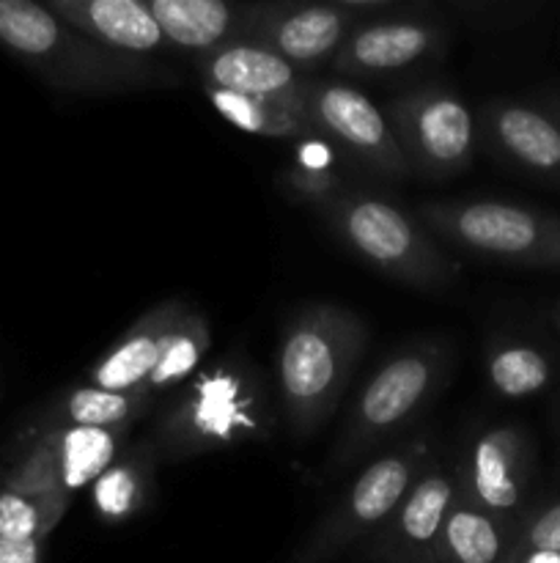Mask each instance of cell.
<instances>
[{
    "label": "cell",
    "mask_w": 560,
    "mask_h": 563,
    "mask_svg": "<svg viewBox=\"0 0 560 563\" xmlns=\"http://www.w3.org/2000/svg\"><path fill=\"white\" fill-rule=\"evenodd\" d=\"M121 429H91V427H60L44 440H38L31 460L14 473L9 484L20 487H42L71 493L88 487L115 465Z\"/></svg>",
    "instance_id": "cell-9"
},
{
    "label": "cell",
    "mask_w": 560,
    "mask_h": 563,
    "mask_svg": "<svg viewBox=\"0 0 560 563\" xmlns=\"http://www.w3.org/2000/svg\"><path fill=\"white\" fill-rule=\"evenodd\" d=\"M527 467V440L519 429L497 427L481 434L470 454V500L508 520L525 495Z\"/></svg>",
    "instance_id": "cell-14"
},
{
    "label": "cell",
    "mask_w": 560,
    "mask_h": 563,
    "mask_svg": "<svg viewBox=\"0 0 560 563\" xmlns=\"http://www.w3.org/2000/svg\"><path fill=\"white\" fill-rule=\"evenodd\" d=\"M393 135L410 168L426 174H456L475 146V121L461 99L443 91L404 97L393 108Z\"/></svg>",
    "instance_id": "cell-6"
},
{
    "label": "cell",
    "mask_w": 560,
    "mask_h": 563,
    "mask_svg": "<svg viewBox=\"0 0 560 563\" xmlns=\"http://www.w3.org/2000/svg\"><path fill=\"white\" fill-rule=\"evenodd\" d=\"M516 533L519 528H511L508 520H497L483 511L470 495H456L434 563H511Z\"/></svg>",
    "instance_id": "cell-20"
},
{
    "label": "cell",
    "mask_w": 560,
    "mask_h": 563,
    "mask_svg": "<svg viewBox=\"0 0 560 563\" xmlns=\"http://www.w3.org/2000/svg\"><path fill=\"white\" fill-rule=\"evenodd\" d=\"M141 473L126 462H115L93 482V504L110 522H121L141 504Z\"/></svg>",
    "instance_id": "cell-26"
},
{
    "label": "cell",
    "mask_w": 560,
    "mask_h": 563,
    "mask_svg": "<svg viewBox=\"0 0 560 563\" xmlns=\"http://www.w3.org/2000/svg\"><path fill=\"white\" fill-rule=\"evenodd\" d=\"M250 407L253 396L245 390L239 374L220 368L198 377L187 399L173 412L170 427L176 438L192 451L228 445L256 427Z\"/></svg>",
    "instance_id": "cell-11"
},
{
    "label": "cell",
    "mask_w": 560,
    "mask_h": 563,
    "mask_svg": "<svg viewBox=\"0 0 560 563\" xmlns=\"http://www.w3.org/2000/svg\"><path fill=\"white\" fill-rule=\"evenodd\" d=\"M489 132L511 163L560 187V124L552 115L516 102L494 104Z\"/></svg>",
    "instance_id": "cell-17"
},
{
    "label": "cell",
    "mask_w": 560,
    "mask_h": 563,
    "mask_svg": "<svg viewBox=\"0 0 560 563\" xmlns=\"http://www.w3.org/2000/svg\"><path fill=\"white\" fill-rule=\"evenodd\" d=\"M209 344H212V339H209L206 322L201 317H195V313H181L176 328L165 339L163 355H159L157 366H154L152 377L146 379L143 390L154 394V390H163L168 385L184 379L187 374L195 372L201 357L206 355Z\"/></svg>",
    "instance_id": "cell-24"
},
{
    "label": "cell",
    "mask_w": 560,
    "mask_h": 563,
    "mask_svg": "<svg viewBox=\"0 0 560 563\" xmlns=\"http://www.w3.org/2000/svg\"><path fill=\"white\" fill-rule=\"evenodd\" d=\"M552 319H555V324H558V330H560V302L552 308Z\"/></svg>",
    "instance_id": "cell-30"
},
{
    "label": "cell",
    "mask_w": 560,
    "mask_h": 563,
    "mask_svg": "<svg viewBox=\"0 0 560 563\" xmlns=\"http://www.w3.org/2000/svg\"><path fill=\"white\" fill-rule=\"evenodd\" d=\"M146 401L148 394L143 388L132 390V394H115V390L97 388V385H82L66 396V423L69 427L121 429L143 410Z\"/></svg>",
    "instance_id": "cell-25"
},
{
    "label": "cell",
    "mask_w": 560,
    "mask_h": 563,
    "mask_svg": "<svg viewBox=\"0 0 560 563\" xmlns=\"http://www.w3.org/2000/svg\"><path fill=\"white\" fill-rule=\"evenodd\" d=\"M69 498L42 487L5 484L0 489V539L44 542L64 517Z\"/></svg>",
    "instance_id": "cell-22"
},
{
    "label": "cell",
    "mask_w": 560,
    "mask_h": 563,
    "mask_svg": "<svg viewBox=\"0 0 560 563\" xmlns=\"http://www.w3.org/2000/svg\"><path fill=\"white\" fill-rule=\"evenodd\" d=\"M514 563H560V553H547V550H530V553H519Z\"/></svg>",
    "instance_id": "cell-29"
},
{
    "label": "cell",
    "mask_w": 560,
    "mask_h": 563,
    "mask_svg": "<svg viewBox=\"0 0 560 563\" xmlns=\"http://www.w3.org/2000/svg\"><path fill=\"white\" fill-rule=\"evenodd\" d=\"M552 119H555V121H558V124H560V108H558V110H555V115H552Z\"/></svg>",
    "instance_id": "cell-31"
},
{
    "label": "cell",
    "mask_w": 560,
    "mask_h": 563,
    "mask_svg": "<svg viewBox=\"0 0 560 563\" xmlns=\"http://www.w3.org/2000/svg\"><path fill=\"white\" fill-rule=\"evenodd\" d=\"M0 47L64 91H124L168 80L143 58L91 42L33 0H0Z\"/></svg>",
    "instance_id": "cell-1"
},
{
    "label": "cell",
    "mask_w": 560,
    "mask_h": 563,
    "mask_svg": "<svg viewBox=\"0 0 560 563\" xmlns=\"http://www.w3.org/2000/svg\"><path fill=\"white\" fill-rule=\"evenodd\" d=\"M302 102L311 126L327 130L373 168L390 176H406L412 170L390 121L357 88L346 82H307Z\"/></svg>",
    "instance_id": "cell-7"
},
{
    "label": "cell",
    "mask_w": 560,
    "mask_h": 563,
    "mask_svg": "<svg viewBox=\"0 0 560 563\" xmlns=\"http://www.w3.org/2000/svg\"><path fill=\"white\" fill-rule=\"evenodd\" d=\"M47 5L77 33L115 53L148 58L170 49L143 0H49Z\"/></svg>",
    "instance_id": "cell-12"
},
{
    "label": "cell",
    "mask_w": 560,
    "mask_h": 563,
    "mask_svg": "<svg viewBox=\"0 0 560 563\" xmlns=\"http://www.w3.org/2000/svg\"><path fill=\"white\" fill-rule=\"evenodd\" d=\"M201 75L206 88L214 91L285 99V102H302V88H305V82L296 77V66L264 44L242 42V38L203 55Z\"/></svg>",
    "instance_id": "cell-13"
},
{
    "label": "cell",
    "mask_w": 560,
    "mask_h": 563,
    "mask_svg": "<svg viewBox=\"0 0 560 563\" xmlns=\"http://www.w3.org/2000/svg\"><path fill=\"white\" fill-rule=\"evenodd\" d=\"M362 346L366 328L335 306L311 308L289 324L278 350V385L296 432H311L335 410Z\"/></svg>",
    "instance_id": "cell-2"
},
{
    "label": "cell",
    "mask_w": 560,
    "mask_h": 563,
    "mask_svg": "<svg viewBox=\"0 0 560 563\" xmlns=\"http://www.w3.org/2000/svg\"><path fill=\"white\" fill-rule=\"evenodd\" d=\"M456 500V484L445 471H428L412 484L393 520L379 531L373 559L379 563H434L445 520Z\"/></svg>",
    "instance_id": "cell-10"
},
{
    "label": "cell",
    "mask_w": 560,
    "mask_h": 563,
    "mask_svg": "<svg viewBox=\"0 0 560 563\" xmlns=\"http://www.w3.org/2000/svg\"><path fill=\"white\" fill-rule=\"evenodd\" d=\"M552 379V363L541 350L527 344L500 346L489 357V383L505 399H527Z\"/></svg>",
    "instance_id": "cell-23"
},
{
    "label": "cell",
    "mask_w": 560,
    "mask_h": 563,
    "mask_svg": "<svg viewBox=\"0 0 560 563\" xmlns=\"http://www.w3.org/2000/svg\"><path fill=\"white\" fill-rule=\"evenodd\" d=\"M351 16L338 5H300L278 11L272 20H261L256 31L258 44L278 53L291 66H311L338 53L346 42Z\"/></svg>",
    "instance_id": "cell-16"
},
{
    "label": "cell",
    "mask_w": 560,
    "mask_h": 563,
    "mask_svg": "<svg viewBox=\"0 0 560 563\" xmlns=\"http://www.w3.org/2000/svg\"><path fill=\"white\" fill-rule=\"evenodd\" d=\"M439 44L432 25L406 20H379L351 33L335 55V69L351 75H388L426 58Z\"/></svg>",
    "instance_id": "cell-15"
},
{
    "label": "cell",
    "mask_w": 560,
    "mask_h": 563,
    "mask_svg": "<svg viewBox=\"0 0 560 563\" xmlns=\"http://www.w3.org/2000/svg\"><path fill=\"white\" fill-rule=\"evenodd\" d=\"M44 542L0 539V563H42Z\"/></svg>",
    "instance_id": "cell-28"
},
{
    "label": "cell",
    "mask_w": 560,
    "mask_h": 563,
    "mask_svg": "<svg viewBox=\"0 0 560 563\" xmlns=\"http://www.w3.org/2000/svg\"><path fill=\"white\" fill-rule=\"evenodd\" d=\"M437 374L434 350H406L384 363L360 394L346 440L357 451L379 443L428 399Z\"/></svg>",
    "instance_id": "cell-8"
},
{
    "label": "cell",
    "mask_w": 560,
    "mask_h": 563,
    "mask_svg": "<svg viewBox=\"0 0 560 563\" xmlns=\"http://www.w3.org/2000/svg\"><path fill=\"white\" fill-rule=\"evenodd\" d=\"M209 102L220 115L236 130L250 135L269 137H296L311 130V119L305 113V102H285V99L245 97V93L214 91L206 88Z\"/></svg>",
    "instance_id": "cell-21"
},
{
    "label": "cell",
    "mask_w": 560,
    "mask_h": 563,
    "mask_svg": "<svg viewBox=\"0 0 560 563\" xmlns=\"http://www.w3.org/2000/svg\"><path fill=\"white\" fill-rule=\"evenodd\" d=\"M181 313L184 311L176 306L154 308L152 313H146V317L130 330V335H126L121 344H115L113 350L93 366L91 385L104 390H115V394L141 390L143 385H146V379L152 377L154 366H157L159 355H163L165 339H168L170 330L176 328Z\"/></svg>",
    "instance_id": "cell-19"
},
{
    "label": "cell",
    "mask_w": 560,
    "mask_h": 563,
    "mask_svg": "<svg viewBox=\"0 0 560 563\" xmlns=\"http://www.w3.org/2000/svg\"><path fill=\"white\" fill-rule=\"evenodd\" d=\"M445 240L514 267L560 269V218L503 201H443L417 209Z\"/></svg>",
    "instance_id": "cell-3"
},
{
    "label": "cell",
    "mask_w": 560,
    "mask_h": 563,
    "mask_svg": "<svg viewBox=\"0 0 560 563\" xmlns=\"http://www.w3.org/2000/svg\"><path fill=\"white\" fill-rule=\"evenodd\" d=\"M530 550L560 553V498L552 500L547 509L538 511L536 517H530L525 528H519V533H516L514 559L519 553H530Z\"/></svg>",
    "instance_id": "cell-27"
},
{
    "label": "cell",
    "mask_w": 560,
    "mask_h": 563,
    "mask_svg": "<svg viewBox=\"0 0 560 563\" xmlns=\"http://www.w3.org/2000/svg\"><path fill=\"white\" fill-rule=\"evenodd\" d=\"M415 460L410 454H388L371 462L351 484L340 509L313 533L296 563H327L357 539L382 531L415 484Z\"/></svg>",
    "instance_id": "cell-5"
},
{
    "label": "cell",
    "mask_w": 560,
    "mask_h": 563,
    "mask_svg": "<svg viewBox=\"0 0 560 563\" xmlns=\"http://www.w3.org/2000/svg\"><path fill=\"white\" fill-rule=\"evenodd\" d=\"M335 231L371 267L415 286L443 284L456 269L393 203L373 196H344L329 207Z\"/></svg>",
    "instance_id": "cell-4"
},
{
    "label": "cell",
    "mask_w": 560,
    "mask_h": 563,
    "mask_svg": "<svg viewBox=\"0 0 560 563\" xmlns=\"http://www.w3.org/2000/svg\"><path fill=\"white\" fill-rule=\"evenodd\" d=\"M148 9L170 47L203 55L236 42L239 31L250 27L245 14L253 11L223 0H148Z\"/></svg>",
    "instance_id": "cell-18"
}]
</instances>
